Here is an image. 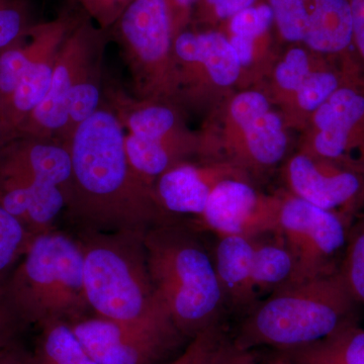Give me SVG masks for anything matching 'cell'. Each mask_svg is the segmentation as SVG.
<instances>
[{"mask_svg":"<svg viewBox=\"0 0 364 364\" xmlns=\"http://www.w3.org/2000/svg\"><path fill=\"white\" fill-rule=\"evenodd\" d=\"M282 352L323 363L364 364V329L354 321L321 341Z\"/></svg>","mask_w":364,"mask_h":364,"instance_id":"obj_22","label":"cell"},{"mask_svg":"<svg viewBox=\"0 0 364 364\" xmlns=\"http://www.w3.org/2000/svg\"><path fill=\"white\" fill-rule=\"evenodd\" d=\"M225 178L217 170L181 163L158 177L153 188L158 205L170 219L173 215L200 217L213 189Z\"/></svg>","mask_w":364,"mask_h":364,"instance_id":"obj_16","label":"cell"},{"mask_svg":"<svg viewBox=\"0 0 364 364\" xmlns=\"http://www.w3.org/2000/svg\"><path fill=\"white\" fill-rule=\"evenodd\" d=\"M23 7L11 0H0V54L30 30Z\"/></svg>","mask_w":364,"mask_h":364,"instance_id":"obj_28","label":"cell"},{"mask_svg":"<svg viewBox=\"0 0 364 364\" xmlns=\"http://www.w3.org/2000/svg\"><path fill=\"white\" fill-rule=\"evenodd\" d=\"M251 364H294L293 361L291 360L284 352H280L279 355L277 358L270 359V360L265 361V363H256L255 360L253 361Z\"/></svg>","mask_w":364,"mask_h":364,"instance_id":"obj_38","label":"cell"},{"mask_svg":"<svg viewBox=\"0 0 364 364\" xmlns=\"http://www.w3.org/2000/svg\"><path fill=\"white\" fill-rule=\"evenodd\" d=\"M144 246L153 286L178 331L191 340L221 324L226 299L196 228L176 220L155 225Z\"/></svg>","mask_w":364,"mask_h":364,"instance_id":"obj_2","label":"cell"},{"mask_svg":"<svg viewBox=\"0 0 364 364\" xmlns=\"http://www.w3.org/2000/svg\"><path fill=\"white\" fill-rule=\"evenodd\" d=\"M171 16L172 30L174 38L183 31V26L188 20L191 9L196 6L198 0H166Z\"/></svg>","mask_w":364,"mask_h":364,"instance_id":"obj_34","label":"cell"},{"mask_svg":"<svg viewBox=\"0 0 364 364\" xmlns=\"http://www.w3.org/2000/svg\"><path fill=\"white\" fill-rule=\"evenodd\" d=\"M353 46L364 60V0H348Z\"/></svg>","mask_w":364,"mask_h":364,"instance_id":"obj_32","label":"cell"},{"mask_svg":"<svg viewBox=\"0 0 364 364\" xmlns=\"http://www.w3.org/2000/svg\"><path fill=\"white\" fill-rule=\"evenodd\" d=\"M136 97L156 100L171 83L173 30L166 0H133L114 25Z\"/></svg>","mask_w":364,"mask_h":364,"instance_id":"obj_8","label":"cell"},{"mask_svg":"<svg viewBox=\"0 0 364 364\" xmlns=\"http://www.w3.org/2000/svg\"><path fill=\"white\" fill-rule=\"evenodd\" d=\"M274 21L272 7L268 4L250 6L231 18L232 36L254 41L261 37Z\"/></svg>","mask_w":364,"mask_h":364,"instance_id":"obj_27","label":"cell"},{"mask_svg":"<svg viewBox=\"0 0 364 364\" xmlns=\"http://www.w3.org/2000/svg\"><path fill=\"white\" fill-rule=\"evenodd\" d=\"M173 54L191 70H203L219 86L236 82L241 63L230 41L219 32L182 31L173 40Z\"/></svg>","mask_w":364,"mask_h":364,"instance_id":"obj_17","label":"cell"},{"mask_svg":"<svg viewBox=\"0 0 364 364\" xmlns=\"http://www.w3.org/2000/svg\"><path fill=\"white\" fill-rule=\"evenodd\" d=\"M144 234L76 231L86 299L93 315L136 321L165 306L151 279Z\"/></svg>","mask_w":364,"mask_h":364,"instance_id":"obj_5","label":"cell"},{"mask_svg":"<svg viewBox=\"0 0 364 364\" xmlns=\"http://www.w3.org/2000/svg\"><path fill=\"white\" fill-rule=\"evenodd\" d=\"M33 352L38 364H98L66 321L40 326Z\"/></svg>","mask_w":364,"mask_h":364,"instance_id":"obj_21","label":"cell"},{"mask_svg":"<svg viewBox=\"0 0 364 364\" xmlns=\"http://www.w3.org/2000/svg\"><path fill=\"white\" fill-rule=\"evenodd\" d=\"M26 327L11 310L0 287V349L21 340Z\"/></svg>","mask_w":364,"mask_h":364,"instance_id":"obj_30","label":"cell"},{"mask_svg":"<svg viewBox=\"0 0 364 364\" xmlns=\"http://www.w3.org/2000/svg\"><path fill=\"white\" fill-rule=\"evenodd\" d=\"M66 144L71 181L65 215L76 230L145 233L171 221L158 205L153 186L132 167L123 124L109 105L79 124Z\"/></svg>","mask_w":364,"mask_h":364,"instance_id":"obj_1","label":"cell"},{"mask_svg":"<svg viewBox=\"0 0 364 364\" xmlns=\"http://www.w3.org/2000/svg\"><path fill=\"white\" fill-rule=\"evenodd\" d=\"M256 238L219 236L215 243L214 263L226 304L236 310L256 305L257 294L252 282Z\"/></svg>","mask_w":364,"mask_h":364,"instance_id":"obj_18","label":"cell"},{"mask_svg":"<svg viewBox=\"0 0 364 364\" xmlns=\"http://www.w3.org/2000/svg\"><path fill=\"white\" fill-rule=\"evenodd\" d=\"M284 354L291 359L294 364H333L328 363H323V361L314 360V359H309L305 358H301V356L294 355V354L287 353L284 352Z\"/></svg>","mask_w":364,"mask_h":364,"instance_id":"obj_37","label":"cell"},{"mask_svg":"<svg viewBox=\"0 0 364 364\" xmlns=\"http://www.w3.org/2000/svg\"><path fill=\"white\" fill-rule=\"evenodd\" d=\"M349 227L340 215L296 196L282 200L279 232L296 264L287 286L337 272V259L344 252Z\"/></svg>","mask_w":364,"mask_h":364,"instance_id":"obj_10","label":"cell"},{"mask_svg":"<svg viewBox=\"0 0 364 364\" xmlns=\"http://www.w3.org/2000/svg\"><path fill=\"white\" fill-rule=\"evenodd\" d=\"M133 0H81L91 18L102 30L112 28Z\"/></svg>","mask_w":364,"mask_h":364,"instance_id":"obj_29","label":"cell"},{"mask_svg":"<svg viewBox=\"0 0 364 364\" xmlns=\"http://www.w3.org/2000/svg\"><path fill=\"white\" fill-rule=\"evenodd\" d=\"M241 65H248L252 61L254 41L232 36L230 40Z\"/></svg>","mask_w":364,"mask_h":364,"instance_id":"obj_35","label":"cell"},{"mask_svg":"<svg viewBox=\"0 0 364 364\" xmlns=\"http://www.w3.org/2000/svg\"><path fill=\"white\" fill-rule=\"evenodd\" d=\"M2 291L26 328L93 315L86 299L78 242L58 229L33 236Z\"/></svg>","mask_w":364,"mask_h":364,"instance_id":"obj_4","label":"cell"},{"mask_svg":"<svg viewBox=\"0 0 364 364\" xmlns=\"http://www.w3.org/2000/svg\"><path fill=\"white\" fill-rule=\"evenodd\" d=\"M233 349L222 325L208 328L193 339L166 364H219Z\"/></svg>","mask_w":364,"mask_h":364,"instance_id":"obj_24","label":"cell"},{"mask_svg":"<svg viewBox=\"0 0 364 364\" xmlns=\"http://www.w3.org/2000/svg\"><path fill=\"white\" fill-rule=\"evenodd\" d=\"M275 78L280 87L294 91L299 105L315 112L333 93L344 85L343 78L330 70L313 71L304 50L291 49L277 66Z\"/></svg>","mask_w":364,"mask_h":364,"instance_id":"obj_19","label":"cell"},{"mask_svg":"<svg viewBox=\"0 0 364 364\" xmlns=\"http://www.w3.org/2000/svg\"><path fill=\"white\" fill-rule=\"evenodd\" d=\"M356 304L339 270L289 284L249 310L234 346L244 351L259 346L279 351L308 346L354 322Z\"/></svg>","mask_w":364,"mask_h":364,"instance_id":"obj_3","label":"cell"},{"mask_svg":"<svg viewBox=\"0 0 364 364\" xmlns=\"http://www.w3.org/2000/svg\"><path fill=\"white\" fill-rule=\"evenodd\" d=\"M254 360L255 359H254L251 351L240 350L234 346L226 358L223 359L219 364H251Z\"/></svg>","mask_w":364,"mask_h":364,"instance_id":"obj_36","label":"cell"},{"mask_svg":"<svg viewBox=\"0 0 364 364\" xmlns=\"http://www.w3.org/2000/svg\"><path fill=\"white\" fill-rule=\"evenodd\" d=\"M98 364H166L184 341L166 306L136 321L86 316L68 322Z\"/></svg>","mask_w":364,"mask_h":364,"instance_id":"obj_7","label":"cell"},{"mask_svg":"<svg viewBox=\"0 0 364 364\" xmlns=\"http://www.w3.org/2000/svg\"><path fill=\"white\" fill-rule=\"evenodd\" d=\"M104 32L91 21L76 23L60 47L47 95L16 135L61 141L72 90L88 64L104 54Z\"/></svg>","mask_w":364,"mask_h":364,"instance_id":"obj_11","label":"cell"},{"mask_svg":"<svg viewBox=\"0 0 364 364\" xmlns=\"http://www.w3.org/2000/svg\"><path fill=\"white\" fill-rule=\"evenodd\" d=\"M71 181L68 146L16 135L0 148V205L36 236L57 229Z\"/></svg>","mask_w":364,"mask_h":364,"instance_id":"obj_6","label":"cell"},{"mask_svg":"<svg viewBox=\"0 0 364 364\" xmlns=\"http://www.w3.org/2000/svg\"><path fill=\"white\" fill-rule=\"evenodd\" d=\"M0 364H38L33 350L21 340L0 349Z\"/></svg>","mask_w":364,"mask_h":364,"instance_id":"obj_33","label":"cell"},{"mask_svg":"<svg viewBox=\"0 0 364 364\" xmlns=\"http://www.w3.org/2000/svg\"><path fill=\"white\" fill-rule=\"evenodd\" d=\"M338 270L356 303L364 306V214L349 227Z\"/></svg>","mask_w":364,"mask_h":364,"instance_id":"obj_25","label":"cell"},{"mask_svg":"<svg viewBox=\"0 0 364 364\" xmlns=\"http://www.w3.org/2000/svg\"><path fill=\"white\" fill-rule=\"evenodd\" d=\"M323 161L306 155L294 157L287 166L289 186L296 198L351 225L364 202V174L330 160Z\"/></svg>","mask_w":364,"mask_h":364,"instance_id":"obj_14","label":"cell"},{"mask_svg":"<svg viewBox=\"0 0 364 364\" xmlns=\"http://www.w3.org/2000/svg\"><path fill=\"white\" fill-rule=\"evenodd\" d=\"M280 205L264 200L246 182L227 177L210 193L198 227L218 237L258 238L279 230Z\"/></svg>","mask_w":364,"mask_h":364,"instance_id":"obj_13","label":"cell"},{"mask_svg":"<svg viewBox=\"0 0 364 364\" xmlns=\"http://www.w3.org/2000/svg\"><path fill=\"white\" fill-rule=\"evenodd\" d=\"M231 114L246 136L249 156L255 164L272 166L286 154L287 139L282 119L270 109L264 95L255 91L234 98Z\"/></svg>","mask_w":364,"mask_h":364,"instance_id":"obj_15","label":"cell"},{"mask_svg":"<svg viewBox=\"0 0 364 364\" xmlns=\"http://www.w3.org/2000/svg\"><path fill=\"white\" fill-rule=\"evenodd\" d=\"M109 107L124 130V147L132 167L154 186L158 177L181 164L186 148L176 138L177 117L157 100L129 97L119 90H107Z\"/></svg>","mask_w":364,"mask_h":364,"instance_id":"obj_9","label":"cell"},{"mask_svg":"<svg viewBox=\"0 0 364 364\" xmlns=\"http://www.w3.org/2000/svg\"><path fill=\"white\" fill-rule=\"evenodd\" d=\"M318 157L364 174V87L343 85L315 111Z\"/></svg>","mask_w":364,"mask_h":364,"instance_id":"obj_12","label":"cell"},{"mask_svg":"<svg viewBox=\"0 0 364 364\" xmlns=\"http://www.w3.org/2000/svg\"><path fill=\"white\" fill-rule=\"evenodd\" d=\"M11 140L9 136H7L6 130H4V124H2L1 116H0V148L4 145L6 142Z\"/></svg>","mask_w":364,"mask_h":364,"instance_id":"obj_39","label":"cell"},{"mask_svg":"<svg viewBox=\"0 0 364 364\" xmlns=\"http://www.w3.org/2000/svg\"><path fill=\"white\" fill-rule=\"evenodd\" d=\"M256 0H198L203 14L207 18L215 20H226L233 18L235 14L243 9L254 6Z\"/></svg>","mask_w":364,"mask_h":364,"instance_id":"obj_31","label":"cell"},{"mask_svg":"<svg viewBox=\"0 0 364 364\" xmlns=\"http://www.w3.org/2000/svg\"><path fill=\"white\" fill-rule=\"evenodd\" d=\"M102 60L104 54L93 59L72 90L67 111V123L61 136L62 142H68L79 124L92 116L102 105Z\"/></svg>","mask_w":364,"mask_h":364,"instance_id":"obj_23","label":"cell"},{"mask_svg":"<svg viewBox=\"0 0 364 364\" xmlns=\"http://www.w3.org/2000/svg\"><path fill=\"white\" fill-rule=\"evenodd\" d=\"M33 235L0 205V287L30 245Z\"/></svg>","mask_w":364,"mask_h":364,"instance_id":"obj_26","label":"cell"},{"mask_svg":"<svg viewBox=\"0 0 364 364\" xmlns=\"http://www.w3.org/2000/svg\"><path fill=\"white\" fill-rule=\"evenodd\" d=\"M252 282L257 296L277 291L293 279L296 264L293 254L287 248L279 230L274 239L256 238L254 249Z\"/></svg>","mask_w":364,"mask_h":364,"instance_id":"obj_20","label":"cell"}]
</instances>
